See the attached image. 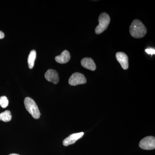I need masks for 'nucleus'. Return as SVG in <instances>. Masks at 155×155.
<instances>
[{
    "mask_svg": "<svg viewBox=\"0 0 155 155\" xmlns=\"http://www.w3.org/2000/svg\"><path fill=\"white\" fill-rule=\"evenodd\" d=\"M87 80L85 76L79 72H75L70 76L69 83L72 86H76L78 84H84L86 83Z\"/></svg>",
    "mask_w": 155,
    "mask_h": 155,
    "instance_id": "39448f33",
    "label": "nucleus"
},
{
    "mask_svg": "<svg viewBox=\"0 0 155 155\" xmlns=\"http://www.w3.org/2000/svg\"><path fill=\"white\" fill-rule=\"evenodd\" d=\"M12 119L11 112L9 110H6L0 114V120L4 122H8Z\"/></svg>",
    "mask_w": 155,
    "mask_h": 155,
    "instance_id": "f8f14e48",
    "label": "nucleus"
},
{
    "mask_svg": "<svg viewBox=\"0 0 155 155\" xmlns=\"http://www.w3.org/2000/svg\"><path fill=\"white\" fill-rule=\"evenodd\" d=\"M145 51L148 54H150L151 56L155 54V49L153 48H148L145 50Z\"/></svg>",
    "mask_w": 155,
    "mask_h": 155,
    "instance_id": "4468645a",
    "label": "nucleus"
},
{
    "mask_svg": "<svg viewBox=\"0 0 155 155\" xmlns=\"http://www.w3.org/2000/svg\"><path fill=\"white\" fill-rule=\"evenodd\" d=\"M99 24L97 26L95 31L97 34H100L104 32L107 28L110 21V16L106 13H103L100 15L98 18Z\"/></svg>",
    "mask_w": 155,
    "mask_h": 155,
    "instance_id": "7ed1b4c3",
    "label": "nucleus"
},
{
    "mask_svg": "<svg viewBox=\"0 0 155 155\" xmlns=\"http://www.w3.org/2000/svg\"><path fill=\"white\" fill-rule=\"evenodd\" d=\"M46 79L50 82L57 84L59 81V76L58 72L54 69H48L45 75Z\"/></svg>",
    "mask_w": 155,
    "mask_h": 155,
    "instance_id": "0eeeda50",
    "label": "nucleus"
},
{
    "mask_svg": "<svg viewBox=\"0 0 155 155\" xmlns=\"http://www.w3.org/2000/svg\"><path fill=\"white\" fill-rule=\"evenodd\" d=\"M36 57V52L35 50H32L31 51L30 54L28 55V67L30 69H31L33 68L34 66L35 61Z\"/></svg>",
    "mask_w": 155,
    "mask_h": 155,
    "instance_id": "9b49d317",
    "label": "nucleus"
},
{
    "mask_svg": "<svg viewBox=\"0 0 155 155\" xmlns=\"http://www.w3.org/2000/svg\"><path fill=\"white\" fill-rule=\"evenodd\" d=\"M24 104L26 110L35 119H38L41 116L40 112L36 103L31 98L27 97L24 100Z\"/></svg>",
    "mask_w": 155,
    "mask_h": 155,
    "instance_id": "f03ea898",
    "label": "nucleus"
},
{
    "mask_svg": "<svg viewBox=\"0 0 155 155\" xmlns=\"http://www.w3.org/2000/svg\"><path fill=\"white\" fill-rule=\"evenodd\" d=\"M70 53L67 50H65L60 55L56 56L55 57V61L56 62L61 64H66L69 62L70 60Z\"/></svg>",
    "mask_w": 155,
    "mask_h": 155,
    "instance_id": "9d476101",
    "label": "nucleus"
},
{
    "mask_svg": "<svg viewBox=\"0 0 155 155\" xmlns=\"http://www.w3.org/2000/svg\"><path fill=\"white\" fill-rule=\"evenodd\" d=\"M131 36L135 38H141L147 34V30L145 25L138 19H136L131 23L129 28Z\"/></svg>",
    "mask_w": 155,
    "mask_h": 155,
    "instance_id": "f257e3e1",
    "label": "nucleus"
},
{
    "mask_svg": "<svg viewBox=\"0 0 155 155\" xmlns=\"http://www.w3.org/2000/svg\"><path fill=\"white\" fill-rule=\"evenodd\" d=\"M9 155H19L17 154L12 153V154H11Z\"/></svg>",
    "mask_w": 155,
    "mask_h": 155,
    "instance_id": "dca6fc26",
    "label": "nucleus"
},
{
    "mask_svg": "<svg viewBox=\"0 0 155 155\" xmlns=\"http://www.w3.org/2000/svg\"><path fill=\"white\" fill-rule=\"evenodd\" d=\"M4 37H5V34H4L2 31H0V39H3Z\"/></svg>",
    "mask_w": 155,
    "mask_h": 155,
    "instance_id": "2eb2a0df",
    "label": "nucleus"
},
{
    "mask_svg": "<svg viewBox=\"0 0 155 155\" xmlns=\"http://www.w3.org/2000/svg\"><path fill=\"white\" fill-rule=\"evenodd\" d=\"M81 66L84 68L91 71H95L96 69V66L94 61L91 58H83L81 61Z\"/></svg>",
    "mask_w": 155,
    "mask_h": 155,
    "instance_id": "1a4fd4ad",
    "label": "nucleus"
},
{
    "mask_svg": "<svg viewBox=\"0 0 155 155\" xmlns=\"http://www.w3.org/2000/svg\"><path fill=\"white\" fill-rule=\"evenodd\" d=\"M9 101L8 98L5 96L0 97V106L3 108H5L8 105Z\"/></svg>",
    "mask_w": 155,
    "mask_h": 155,
    "instance_id": "ddd939ff",
    "label": "nucleus"
},
{
    "mask_svg": "<svg viewBox=\"0 0 155 155\" xmlns=\"http://www.w3.org/2000/svg\"><path fill=\"white\" fill-rule=\"evenodd\" d=\"M84 133L83 132L73 134L69 136L64 140L63 143L64 146H68L70 145L73 144L78 139L83 136Z\"/></svg>",
    "mask_w": 155,
    "mask_h": 155,
    "instance_id": "423d86ee",
    "label": "nucleus"
},
{
    "mask_svg": "<svg viewBox=\"0 0 155 155\" xmlns=\"http://www.w3.org/2000/svg\"><path fill=\"white\" fill-rule=\"evenodd\" d=\"M139 147L144 150H152L155 148V138L153 136H148L140 142Z\"/></svg>",
    "mask_w": 155,
    "mask_h": 155,
    "instance_id": "20e7f679",
    "label": "nucleus"
},
{
    "mask_svg": "<svg viewBox=\"0 0 155 155\" xmlns=\"http://www.w3.org/2000/svg\"><path fill=\"white\" fill-rule=\"evenodd\" d=\"M116 58L118 62L121 64L122 68L126 70L128 68V58L126 54L124 53L117 52L116 54Z\"/></svg>",
    "mask_w": 155,
    "mask_h": 155,
    "instance_id": "6e6552de",
    "label": "nucleus"
}]
</instances>
